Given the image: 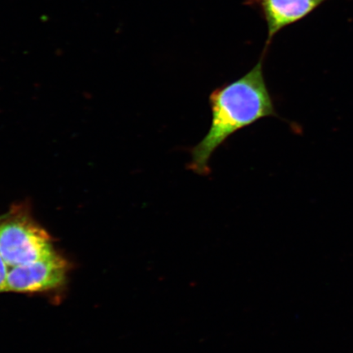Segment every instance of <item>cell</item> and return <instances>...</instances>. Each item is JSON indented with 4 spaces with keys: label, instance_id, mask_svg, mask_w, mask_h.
<instances>
[{
    "label": "cell",
    "instance_id": "1",
    "mask_svg": "<svg viewBox=\"0 0 353 353\" xmlns=\"http://www.w3.org/2000/svg\"><path fill=\"white\" fill-rule=\"evenodd\" d=\"M267 51L244 77L211 92L212 119L208 132L191 149L189 169L199 175L210 173L212 154L235 132L262 119L278 117L263 74Z\"/></svg>",
    "mask_w": 353,
    "mask_h": 353
},
{
    "label": "cell",
    "instance_id": "2",
    "mask_svg": "<svg viewBox=\"0 0 353 353\" xmlns=\"http://www.w3.org/2000/svg\"><path fill=\"white\" fill-rule=\"evenodd\" d=\"M0 252L8 268L37 261L55 252L50 234L33 218L28 203L0 215Z\"/></svg>",
    "mask_w": 353,
    "mask_h": 353
},
{
    "label": "cell",
    "instance_id": "3",
    "mask_svg": "<svg viewBox=\"0 0 353 353\" xmlns=\"http://www.w3.org/2000/svg\"><path fill=\"white\" fill-rule=\"evenodd\" d=\"M68 263L55 252L33 263L8 269L6 292L34 293L65 283Z\"/></svg>",
    "mask_w": 353,
    "mask_h": 353
},
{
    "label": "cell",
    "instance_id": "4",
    "mask_svg": "<svg viewBox=\"0 0 353 353\" xmlns=\"http://www.w3.org/2000/svg\"><path fill=\"white\" fill-rule=\"evenodd\" d=\"M325 0H245V4L261 12L268 28L265 51L268 50L273 38L282 29L295 23L309 14Z\"/></svg>",
    "mask_w": 353,
    "mask_h": 353
},
{
    "label": "cell",
    "instance_id": "5",
    "mask_svg": "<svg viewBox=\"0 0 353 353\" xmlns=\"http://www.w3.org/2000/svg\"><path fill=\"white\" fill-rule=\"evenodd\" d=\"M8 269L0 252V293L6 292Z\"/></svg>",
    "mask_w": 353,
    "mask_h": 353
}]
</instances>
